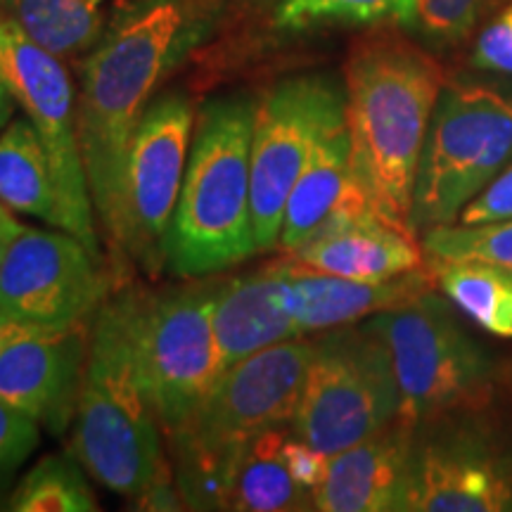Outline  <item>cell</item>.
<instances>
[{"instance_id":"cell-1","label":"cell","mask_w":512,"mask_h":512,"mask_svg":"<svg viewBox=\"0 0 512 512\" xmlns=\"http://www.w3.org/2000/svg\"><path fill=\"white\" fill-rule=\"evenodd\" d=\"M223 0H121L81 64L76 124L93 207L110 240L133 128Z\"/></svg>"},{"instance_id":"cell-2","label":"cell","mask_w":512,"mask_h":512,"mask_svg":"<svg viewBox=\"0 0 512 512\" xmlns=\"http://www.w3.org/2000/svg\"><path fill=\"white\" fill-rule=\"evenodd\" d=\"M444 83L441 64L394 27L358 36L344 62L354 174L394 226L411 230L415 174Z\"/></svg>"},{"instance_id":"cell-3","label":"cell","mask_w":512,"mask_h":512,"mask_svg":"<svg viewBox=\"0 0 512 512\" xmlns=\"http://www.w3.org/2000/svg\"><path fill=\"white\" fill-rule=\"evenodd\" d=\"M138 299L121 290L95 311L69 446L95 482L140 503L169 465L138 373Z\"/></svg>"},{"instance_id":"cell-4","label":"cell","mask_w":512,"mask_h":512,"mask_svg":"<svg viewBox=\"0 0 512 512\" xmlns=\"http://www.w3.org/2000/svg\"><path fill=\"white\" fill-rule=\"evenodd\" d=\"M316 342H287L226 368L202 406L166 434L183 508L226 510L235 470L252 441L287 427L306 380Z\"/></svg>"},{"instance_id":"cell-5","label":"cell","mask_w":512,"mask_h":512,"mask_svg":"<svg viewBox=\"0 0 512 512\" xmlns=\"http://www.w3.org/2000/svg\"><path fill=\"white\" fill-rule=\"evenodd\" d=\"M252 100H211L192 131L164 266L183 278L226 271L259 252L252 226Z\"/></svg>"},{"instance_id":"cell-6","label":"cell","mask_w":512,"mask_h":512,"mask_svg":"<svg viewBox=\"0 0 512 512\" xmlns=\"http://www.w3.org/2000/svg\"><path fill=\"white\" fill-rule=\"evenodd\" d=\"M512 162V93L446 81L415 174L411 230L448 226Z\"/></svg>"},{"instance_id":"cell-7","label":"cell","mask_w":512,"mask_h":512,"mask_svg":"<svg viewBox=\"0 0 512 512\" xmlns=\"http://www.w3.org/2000/svg\"><path fill=\"white\" fill-rule=\"evenodd\" d=\"M392 358L399 418L413 427L444 415L482 411L494 399L496 366L439 294L427 292L368 320Z\"/></svg>"},{"instance_id":"cell-8","label":"cell","mask_w":512,"mask_h":512,"mask_svg":"<svg viewBox=\"0 0 512 512\" xmlns=\"http://www.w3.org/2000/svg\"><path fill=\"white\" fill-rule=\"evenodd\" d=\"M399 384L384 342L366 325L320 337L290 430L332 458L399 418Z\"/></svg>"},{"instance_id":"cell-9","label":"cell","mask_w":512,"mask_h":512,"mask_svg":"<svg viewBox=\"0 0 512 512\" xmlns=\"http://www.w3.org/2000/svg\"><path fill=\"white\" fill-rule=\"evenodd\" d=\"M219 285L140 292L136 354L143 389L159 427L171 434L207 399L223 373L214 332Z\"/></svg>"},{"instance_id":"cell-10","label":"cell","mask_w":512,"mask_h":512,"mask_svg":"<svg viewBox=\"0 0 512 512\" xmlns=\"http://www.w3.org/2000/svg\"><path fill=\"white\" fill-rule=\"evenodd\" d=\"M347 124L344 83L290 76L261 98L252 133V226L259 252L278 247L290 190L320 140Z\"/></svg>"},{"instance_id":"cell-11","label":"cell","mask_w":512,"mask_h":512,"mask_svg":"<svg viewBox=\"0 0 512 512\" xmlns=\"http://www.w3.org/2000/svg\"><path fill=\"white\" fill-rule=\"evenodd\" d=\"M0 79L12 100L27 112L53 166L60 230L74 235L100 259L93 226V197L76 124L74 86L62 57L24 34L10 19L0 17Z\"/></svg>"},{"instance_id":"cell-12","label":"cell","mask_w":512,"mask_h":512,"mask_svg":"<svg viewBox=\"0 0 512 512\" xmlns=\"http://www.w3.org/2000/svg\"><path fill=\"white\" fill-rule=\"evenodd\" d=\"M195 110L185 95L152 100L133 128L110 245L145 271L164 266V240L181 195Z\"/></svg>"},{"instance_id":"cell-13","label":"cell","mask_w":512,"mask_h":512,"mask_svg":"<svg viewBox=\"0 0 512 512\" xmlns=\"http://www.w3.org/2000/svg\"><path fill=\"white\" fill-rule=\"evenodd\" d=\"M403 510H512V444L484 408L415 427Z\"/></svg>"},{"instance_id":"cell-14","label":"cell","mask_w":512,"mask_h":512,"mask_svg":"<svg viewBox=\"0 0 512 512\" xmlns=\"http://www.w3.org/2000/svg\"><path fill=\"white\" fill-rule=\"evenodd\" d=\"M107 299L100 259L69 233L24 226L0 264V313L38 325H86Z\"/></svg>"},{"instance_id":"cell-15","label":"cell","mask_w":512,"mask_h":512,"mask_svg":"<svg viewBox=\"0 0 512 512\" xmlns=\"http://www.w3.org/2000/svg\"><path fill=\"white\" fill-rule=\"evenodd\" d=\"M86 354V325L57 328L0 313V401L64 432L74 418Z\"/></svg>"},{"instance_id":"cell-16","label":"cell","mask_w":512,"mask_h":512,"mask_svg":"<svg viewBox=\"0 0 512 512\" xmlns=\"http://www.w3.org/2000/svg\"><path fill=\"white\" fill-rule=\"evenodd\" d=\"M287 261V311L302 337L309 332L344 328L382 311L399 309L437 287L430 266L389 280H354L316 271L294 261L290 254Z\"/></svg>"},{"instance_id":"cell-17","label":"cell","mask_w":512,"mask_h":512,"mask_svg":"<svg viewBox=\"0 0 512 512\" xmlns=\"http://www.w3.org/2000/svg\"><path fill=\"white\" fill-rule=\"evenodd\" d=\"M415 427L396 418L330 458L328 472L313 491V508L323 512L403 510Z\"/></svg>"},{"instance_id":"cell-18","label":"cell","mask_w":512,"mask_h":512,"mask_svg":"<svg viewBox=\"0 0 512 512\" xmlns=\"http://www.w3.org/2000/svg\"><path fill=\"white\" fill-rule=\"evenodd\" d=\"M368 192L358 183L351 162V138L344 124L320 140L287 197L278 247L297 252L306 242L361 216L373 214Z\"/></svg>"},{"instance_id":"cell-19","label":"cell","mask_w":512,"mask_h":512,"mask_svg":"<svg viewBox=\"0 0 512 512\" xmlns=\"http://www.w3.org/2000/svg\"><path fill=\"white\" fill-rule=\"evenodd\" d=\"M287 254L256 271L228 280L216 290L214 332L223 370L287 339L299 328L287 311Z\"/></svg>"},{"instance_id":"cell-20","label":"cell","mask_w":512,"mask_h":512,"mask_svg":"<svg viewBox=\"0 0 512 512\" xmlns=\"http://www.w3.org/2000/svg\"><path fill=\"white\" fill-rule=\"evenodd\" d=\"M290 256L316 271L354 280H389L427 266L415 233L377 211L325 230Z\"/></svg>"},{"instance_id":"cell-21","label":"cell","mask_w":512,"mask_h":512,"mask_svg":"<svg viewBox=\"0 0 512 512\" xmlns=\"http://www.w3.org/2000/svg\"><path fill=\"white\" fill-rule=\"evenodd\" d=\"M0 202L60 228L53 166L29 119L12 121L0 133Z\"/></svg>"},{"instance_id":"cell-22","label":"cell","mask_w":512,"mask_h":512,"mask_svg":"<svg viewBox=\"0 0 512 512\" xmlns=\"http://www.w3.org/2000/svg\"><path fill=\"white\" fill-rule=\"evenodd\" d=\"M287 434L290 432L285 427H273L245 448L230 484L226 510L283 512L313 508V494L294 482L285 465L283 444Z\"/></svg>"},{"instance_id":"cell-23","label":"cell","mask_w":512,"mask_h":512,"mask_svg":"<svg viewBox=\"0 0 512 512\" xmlns=\"http://www.w3.org/2000/svg\"><path fill=\"white\" fill-rule=\"evenodd\" d=\"M105 0H0V17L57 57L88 53L105 31Z\"/></svg>"},{"instance_id":"cell-24","label":"cell","mask_w":512,"mask_h":512,"mask_svg":"<svg viewBox=\"0 0 512 512\" xmlns=\"http://www.w3.org/2000/svg\"><path fill=\"white\" fill-rule=\"evenodd\" d=\"M437 287L472 323L494 337L512 339V278L477 261L427 259Z\"/></svg>"},{"instance_id":"cell-25","label":"cell","mask_w":512,"mask_h":512,"mask_svg":"<svg viewBox=\"0 0 512 512\" xmlns=\"http://www.w3.org/2000/svg\"><path fill=\"white\" fill-rule=\"evenodd\" d=\"M17 512H93L98 501L76 458L48 456L24 477L10 498Z\"/></svg>"},{"instance_id":"cell-26","label":"cell","mask_w":512,"mask_h":512,"mask_svg":"<svg viewBox=\"0 0 512 512\" xmlns=\"http://www.w3.org/2000/svg\"><path fill=\"white\" fill-rule=\"evenodd\" d=\"M422 252L439 261H477L512 278V219L430 228L422 233Z\"/></svg>"},{"instance_id":"cell-27","label":"cell","mask_w":512,"mask_h":512,"mask_svg":"<svg viewBox=\"0 0 512 512\" xmlns=\"http://www.w3.org/2000/svg\"><path fill=\"white\" fill-rule=\"evenodd\" d=\"M415 0H280L275 27L302 31L320 24H411Z\"/></svg>"},{"instance_id":"cell-28","label":"cell","mask_w":512,"mask_h":512,"mask_svg":"<svg viewBox=\"0 0 512 512\" xmlns=\"http://www.w3.org/2000/svg\"><path fill=\"white\" fill-rule=\"evenodd\" d=\"M484 0H415L408 27L437 46L463 43L475 29Z\"/></svg>"},{"instance_id":"cell-29","label":"cell","mask_w":512,"mask_h":512,"mask_svg":"<svg viewBox=\"0 0 512 512\" xmlns=\"http://www.w3.org/2000/svg\"><path fill=\"white\" fill-rule=\"evenodd\" d=\"M38 422L0 401V472L15 470L38 446Z\"/></svg>"},{"instance_id":"cell-30","label":"cell","mask_w":512,"mask_h":512,"mask_svg":"<svg viewBox=\"0 0 512 512\" xmlns=\"http://www.w3.org/2000/svg\"><path fill=\"white\" fill-rule=\"evenodd\" d=\"M472 62L489 72L512 74V3L479 34Z\"/></svg>"},{"instance_id":"cell-31","label":"cell","mask_w":512,"mask_h":512,"mask_svg":"<svg viewBox=\"0 0 512 512\" xmlns=\"http://www.w3.org/2000/svg\"><path fill=\"white\" fill-rule=\"evenodd\" d=\"M460 223H489L512 219V162L491 181L467 207L460 211Z\"/></svg>"},{"instance_id":"cell-32","label":"cell","mask_w":512,"mask_h":512,"mask_svg":"<svg viewBox=\"0 0 512 512\" xmlns=\"http://www.w3.org/2000/svg\"><path fill=\"white\" fill-rule=\"evenodd\" d=\"M283 458H285L287 470H290V475L294 477V482L302 486V489L309 491V494H313V491L318 489L330 465V458L325 456V453H320L318 448L306 444L304 439H299L297 434H292V430L287 434L283 444Z\"/></svg>"},{"instance_id":"cell-33","label":"cell","mask_w":512,"mask_h":512,"mask_svg":"<svg viewBox=\"0 0 512 512\" xmlns=\"http://www.w3.org/2000/svg\"><path fill=\"white\" fill-rule=\"evenodd\" d=\"M22 230H24V226L10 214L8 204L0 202V264H3L10 245L17 240V235L22 233Z\"/></svg>"},{"instance_id":"cell-34","label":"cell","mask_w":512,"mask_h":512,"mask_svg":"<svg viewBox=\"0 0 512 512\" xmlns=\"http://www.w3.org/2000/svg\"><path fill=\"white\" fill-rule=\"evenodd\" d=\"M10 98L12 95L8 93V88H5L3 79H0V128H3L5 121L10 119Z\"/></svg>"},{"instance_id":"cell-35","label":"cell","mask_w":512,"mask_h":512,"mask_svg":"<svg viewBox=\"0 0 512 512\" xmlns=\"http://www.w3.org/2000/svg\"><path fill=\"white\" fill-rule=\"evenodd\" d=\"M245 3H266V0H245Z\"/></svg>"}]
</instances>
